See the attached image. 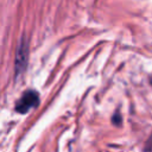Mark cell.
Returning <instances> with one entry per match:
<instances>
[{"label":"cell","mask_w":152,"mask_h":152,"mask_svg":"<svg viewBox=\"0 0 152 152\" xmlns=\"http://www.w3.org/2000/svg\"><path fill=\"white\" fill-rule=\"evenodd\" d=\"M39 103V95L36 90L28 89L25 90L21 95V97L18 100L17 106H15V110L20 114H26L28 110H31L32 108L37 107Z\"/></svg>","instance_id":"cell-1"},{"label":"cell","mask_w":152,"mask_h":152,"mask_svg":"<svg viewBox=\"0 0 152 152\" xmlns=\"http://www.w3.org/2000/svg\"><path fill=\"white\" fill-rule=\"evenodd\" d=\"M113 122H114L115 125H119V124L121 122V116L118 115V114H115V115L113 116Z\"/></svg>","instance_id":"cell-3"},{"label":"cell","mask_w":152,"mask_h":152,"mask_svg":"<svg viewBox=\"0 0 152 152\" xmlns=\"http://www.w3.org/2000/svg\"><path fill=\"white\" fill-rule=\"evenodd\" d=\"M151 82H152V77H151Z\"/></svg>","instance_id":"cell-4"},{"label":"cell","mask_w":152,"mask_h":152,"mask_svg":"<svg viewBox=\"0 0 152 152\" xmlns=\"http://www.w3.org/2000/svg\"><path fill=\"white\" fill-rule=\"evenodd\" d=\"M28 61V43L26 38L23 36L15 52V74H21L27 65Z\"/></svg>","instance_id":"cell-2"}]
</instances>
